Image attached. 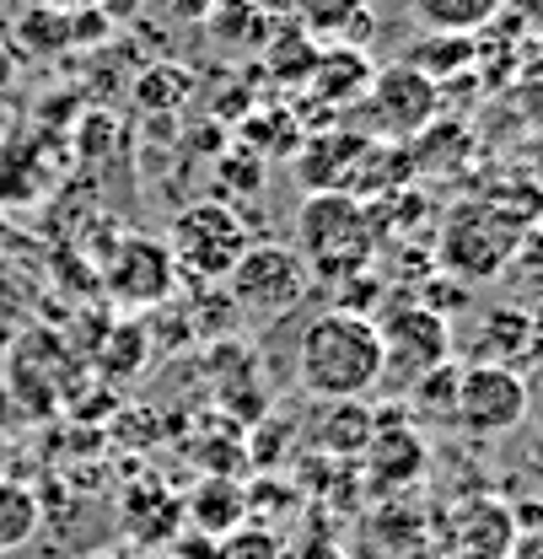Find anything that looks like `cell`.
Listing matches in <instances>:
<instances>
[{
  "label": "cell",
  "instance_id": "6da1fadb",
  "mask_svg": "<svg viewBox=\"0 0 543 559\" xmlns=\"http://www.w3.org/2000/svg\"><path fill=\"white\" fill-rule=\"evenodd\" d=\"M296 382L312 404H340V399H371L382 388V340L377 318L366 312H323L307 323L296 345Z\"/></svg>",
  "mask_w": 543,
  "mask_h": 559
},
{
  "label": "cell",
  "instance_id": "7a4b0ae2",
  "mask_svg": "<svg viewBox=\"0 0 543 559\" xmlns=\"http://www.w3.org/2000/svg\"><path fill=\"white\" fill-rule=\"evenodd\" d=\"M377 253L371 205L355 194H307L296 210V259L323 285L355 280Z\"/></svg>",
  "mask_w": 543,
  "mask_h": 559
},
{
  "label": "cell",
  "instance_id": "3957f363",
  "mask_svg": "<svg viewBox=\"0 0 543 559\" xmlns=\"http://www.w3.org/2000/svg\"><path fill=\"white\" fill-rule=\"evenodd\" d=\"M167 253H173V270L178 280H194V285H221L232 275V264L248 253L253 231L226 200H194L173 215L167 226Z\"/></svg>",
  "mask_w": 543,
  "mask_h": 559
},
{
  "label": "cell",
  "instance_id": "277c9868",
  "mask_svg": "<svg viewBox=\"0 0 543 559\" xmlns=\"http://www.w3.org/2000/svg\"><path fill=\"white\" fill-rule=\"evenodd\" d=\"M522 242V215L489 205V200H463L441 215V270L458 280H495Z\"/></svg>",
  "mask_w": 543,
  "mask_h": 559
},
{
  "label": "cell",
  "instance_id": "5b68a950",
  "mask_svg": "<svg viewBox=\"0 0 543 559\" xmlns=\"http://www.w3.org/2000/svg\"><path fill=\"white\" fill-rule=\"evenodd\" d=\"M382 388L388 393H409L425 371L452 360V323L441 312H430L425 301H399L382 323Z\"/></svg>",
  "mask_w": 543,
  "mask_h": 559
},
{
  "label": "cell",
  "instance_id": "8992f818",
  "mask_svg": "<svg viewBox=\"0 0 543 559\" xmlns=\"http://www.w3.org/2000/svg\"><path fill=\"white\" fill-rule=\"evenodd\" d=\"M441 119V81H430L425 70H414L409 60L371 70L366 81V135L371 140H420L430 124Z\"/></svg>",
  "mask_w": 543,
  "mask_h": 559
},
{
  "label": "cell",
  "instance_id": "52a82bcc",
  "mask_svg": "<svg viewBox=\"0 0 543 559\" xmlns=\"http://www.w3.org/2000/svg\"><path fill=\"white\" fill-rule=\"evenodd\" d=\"M232 290V307L248 318H285L296 301H307L312 275L296 259V248L280 242H248V253L232 264V275L221 280Z\"/></svg>",
  "mask_w": 543,
  "mask_h": 559
},
{
  "label": "cell",
  "instance_id": "ba28073f",
  "mask_svg": "<svg viewBox=\"0 0 543 559\" xmlns=\"http://www.w3.org/2000/svg\"><path fill=\"white\" fill-rule=\"evenodd\" d=\"M452 425L469 430L479 441L511 436L528 425V377L517 366H489V360H469L458 371V404H452Z\"/></svg>",
  "mask_w": 543,
  "mask_h": 559
},
{
  "label": "cell",
  "instance_id": "9c48e42d",
  "mask_svg": "<svg viewBox=\"0 0 543 559\" xmlns=\"http://www.w3.org/2000/svg\"><path fill=\"white\" fill-rule=\"evenodd\" d=\"M103 290L125 307V312H151L178 290V270L162 237L145 231H119L114 248L103 253Z\"/></svg>",
  "mask_w": 543,
  "mask_h": 559
},
{
  "label": "cell",
  "instance_id": "30bf717a",
  "mask_svg": "<svg viewBox=\"0 0 543 559\" xmlns=\"http://www.w3.org/2000/svg\"><path fill=\"white\" fill-rule=\"evenodd\" d=\"M517 544V511L495 495H469L441 522V555L447 559H511Z\"/></svg>",
  "mask_w": 543,
  "mask_h": 559
},
{
  "label": "cell",
  "instance_id": "8fae6325",
  "mask_svg": "<svg viewBox=\"0 0 543 559\" xmlns=\"http://www.w3.org/2000/svg\"><path fill=\"white\" fill-rule=\"evenodd\" d=\"M371 145H377V140L355 135V130H318V135H307L302 151H296V178H302V189H307V194H355Z\"/></svg>",
  "mask_w": 543,
  "mask_h": 559
},
{
  "label": "cell",
  "instance_id": "7c38bea8",
  "mask_svg": "<svg viewBox=\"0 0 543 559\" xmlns=\"http://www.w3.org/2000/svg\"><path fill=\"white\" fill-rule=\"evenodd\" d=\"M361 463H366V485L377 489V495H399V489L425 479L430 452H425V436H420L414 419H382L377 415V430H371Z\"/></svg>",
  "mask_w": 543,
  "mask_h": 559
},
{
  "label": "cell",
  "instance_id": "4fadbf2b",
  "mask_svg": "<svg viewBox=\"0 0 543 559\" xmlns=\"http://www.w3.org/2000/svg\"><path fill=\"white\" fill-rule=\"evenodd\" d=\"M291 22L318 44L361 49L371 38V0H291Z\"/></svg>",
  "mask_w": 543,
  "mask_h": 559
},
{
  "label": "cell",
  "instance_id": "5bb4252c",
  "mask_svg": "<svg viewBox=\"0 0 543 559\" xmlns=\"http://www.w3.org/2000/svg\"><path fill=\"white\" fill-rule=\"evenodd\" d=\"M184 511H189V527L194 533L226 538L237 522H248V489L237 485L232 474H210V479H200V485L189 489Z\"/></svg>",
  "mask_w": 543,
  "mask_h": 559
},
{
  "label": "cell",
  "instance_id": "9a60e30c",
  "mask_svg": "<svg viewBox=\"0 0 543 559\" xmlns=\"http://www.w3.org/2000/svg\"><path fill=\"white\" fill-rule=\"evenodd\" d=\"M533 345H539V318L528 307H489V318L479 323L474 360L517 366L522 355H533Z\"/></svg>",
  "mask_w": 543,
  "mask_h": 559
},
{
  "label": "cell",
  "instance_id": "2e32d148",
  "mask_svg": "<svg viewBox=\"0 0 543 559\" xmlns=\"http://www.w3.org/2000/svg\"><path fill=\"white\" fill-rule=\"evenodd\" d=\"M366 81H371V66H366L361 49L323 44V49H318V66L307 75V92H312L318 103H329V108H344V103L366 97Z\"/></svg>",
  "mask_w": 543,
  "mask_h": 559
},
{
  "label": "cell",
  "instance_id": "e0dca14e",
  "mask_svg": "<svg viewBox=\"0 0 543 559\" xmlns=\"http://www.w3.org/2000/svg\"><path fill=\"white\" fill-rule=\"evenodd\" d=\"M371 430H377V409H371L366 399H340V404H323L312 441H318L329 457H361L366 441H371Z\"/></svg>",
  "mask_w": 543,
  "mask_h": 559
},
{
  "label": "cell",
  "instance_id": "ac0fdd59",
  "mask_svg": "<svg viewBox=\"0 0 543 559\" xmlns=\"http://www.w3.org/2000/svg\"><path fill=\"white\" fill-rule=\"evenodd\" d=\"M500 11L506 0H409V16L425 33H463V38H479Z\"/></svg>",
  "mask_w": 543,
  "mask_h": 559
},
{
  "label": "cell",
  "instance_id": "d6986e66",
  "mask_svg": "<svg viewBox=\"0 0 543 559\" xmlns=\"http://www.w3.org/2000/svg\"><path fill=\"white\" fill-rule=\"evenodd\" d=\"M270 49H264V66H270V75L280 81V86H307V75H312V66H318V38H307L296 22H285L280 33L270 27V38H264Z\"/></svg>",
  "mask_w": 543,
  "mask_h": 559
},
{
  "label": "cell",
  "instance_id": "ffe728a7",
  "mask_svg": "<svg viewBox=\"0 0 543 559\" xmlns=\"http://www.w3.org/2000/svg\"><path fill=\"white\" fill-rule=\"evenodd\" d=\"M44 527V511H38V495L16 479L0 474V555H16L38 538Z\"/></svg>",
  "mask_w": 543,
  "mask_h": 559
},
{
  "label": "cell",
  "instance_id": "44dd1931",
  "mask_svg": "<svg viewBox=\"0 0 543 559\" xmlns=\"http://www.w3.org/2000/svg\"><path fill=\"white\" fill-rule=\"evenodd\" d=\"M479 60V44L463 33H425V44L409 55V66L425 70L430 81H452L458 70H469Z\"/></svg>",
  "mask_w": 543,
  "mask_h": 559
},
{
  "label": "cell",
  "instance_id": "7402d4cb",
  "mask_svg": "<svg viewBox=\"0 0 543 559\" xmlns=\"http://www.w3.org/2000/svg\"><path fill=\"white\" fill-rule=\"evenodd\" d=\"M458 360H447V366H436V371H425L414 388H409V415L414 419H430V425H452V404H458Z\"/></svg>",
  "mask_w": 543,
  "mask_h": 559
},
{
  "label": "cell",
  "instance_id": "603a6c76",
  "mask_svg": "<svg viewBox=\"0 0 543 559\" xmlns=\"http://www.w3.org/2000/svg\"><path fill=\"white\" fill-rule=\"evenodd\" d=\"M215 559H285V544L264 522H237L226 538H215Z\"/></svg>",
  "mask_w": 543,
  "mask_h": 559
},
{
  "label": "cell",
  "instance_id": "cb8c5ba5",
  "mask_svg": "<svg viewBox=\"0 0 543 559\" xmlns=\"http://www.w3.org/2000/svg\"><path fill=\"white\" fill-rule=\"evenodd\" d=\"M511 108L528 130H543V55H533L511 81Z\"/></svg>",
  "mask_w": 543,
  "mask_h": 559
},
{
  "label": "cell",
  "instance_id": "d4e9b609",
  "mask_svg": "<svg viewBox=\"0 0 543 559\" xmlns=\"http://www.w3.org/2000/svg\"><path fill=\"white\" fill-rule=\"evenodd\" d=\"M184 86H194L178 66H156L140 75V108H173L184 97Z\"/></svg>",
  "mask_w": 543,
  "mask_h": 559
},
{
  "label": "cell",
  "instance_id": "484cf974",
  "mask_svg": "<svg viewBox=\"0 0 543 559\" xmlns=\"http://www.w3.org/2000/svg\"><path fill=\"white\" fill-rule=\"evenodd\" d=\"M296 559H350V555H344L334 538H307V544L296 549Z\"/></svg>",
  "mask_w": 543,
  "mask_h": 559
},
{
  "label": "cell",
  "instance_id": "4316f807",
  "mask_svg": "<svg viewBox=\"0 0 543 559\" xmlns=\"http://www.w3.org/2000/svg\"><path fill=\"white\" fill-rule=\"evenodd\" d=\"M506 5H517V16H522L528 27H539L543 22V0H506Z\"/></svg>",
  "mask_w": 543,
  "mask_h": 559
},
{
  "label": "cell",
  "instance_id": "83f0119b",
  "mask_svg": "<svg viewBox=\"0 0 543 559\" xmlns=\"http://www.w3.org/2000/svg\"><path fill=\"white\" fill-rule=\"evenodd\" d=\"M528 167H533V178H543V130H533L528 140Z\"/></svg>",
  "mask_w": 543,
  "mask_h": 559
},
{
  "label": "cell",
  "instance_id": "f1b7e54d",
  "mask_svg": "<svg viewBox=\"0 0 543 559\" xmlns=\"http://www.w3.org/2000/svg\"><path fill=\"white\" fill-rule=\"evenodd\" d=\"M393 559H447V555H441L436 544H414V549H399Z\"/></svg>",
  "mask_w": 543,
  "mask_h": 559
},
{
  "label": "cell",
  "instance_id": "f546056e",
  "mask_svg": "<svg viewBox=\"0 0 543 559\" xmlns=\"http://www.w3.org/2000/svg\"><path fill=\"white\" fill-rule=\"evenodd\" d=\"M528 419L539 425V436H543V388H528Z\"/></svg>",
  "mask_w": 543,
  "mask_h": 559
},
{
  "label": "cell",
  "instance_id": "4dcf8cb0",
  "mask_svg": "<svg viewBox=\"0 0 543 559\" xmlns=\"http://www.w3.org/2000/svg\"><path fill=\"white\" fill-rule=\"evenodd\" d=\"M173 5H178V11H189V16H204L215 0H173Z\"/></svg>",
  "mask_w": 543,
  "mask_h": 559
},
{
  "label": "cell",
  "instance_id": "1f68e13d",
  "mask_svg": "<svg viewBox=\"0 0 543 559\" xmlns=\"http://www.w3.org/2000/svg\"><path fill=\"white\" fill-rule=\"evenodd\" d=\"M5 457H11V447H5V436H0V474H5Z\"/></svg>",
  "mask_w": 543,
  "mask_h": 559
},
{
  "label": "cell",
  "instance_id": "d6a6232c",
  "mask_svg": "<svg viewBox=\"0 0 543 559\" xmlns=\"http://www.w3.org/2000/svg\"><path fill=\"white\" fill-rule=\"evenodd\" d=\"M60 5H92V0H60Z\"/></svg>",
  "mask_w": 543,
  "mask_h": 559
},
{
  "label": "cell",
  "instance_id": "836d02e7",
  "mask_svg": "<svg viewBox=\"0 0 543 559\" xmlns=\"http://www.w3.org/2000/svg\"><path fill=\"white\" fill-rule=\"evenodd\" d=\"M533 33H539V44H543V22H539V27H533Z\"/></svg>",
  "mask_w": 543,
  "mask_h": 559
}]
</instances>
